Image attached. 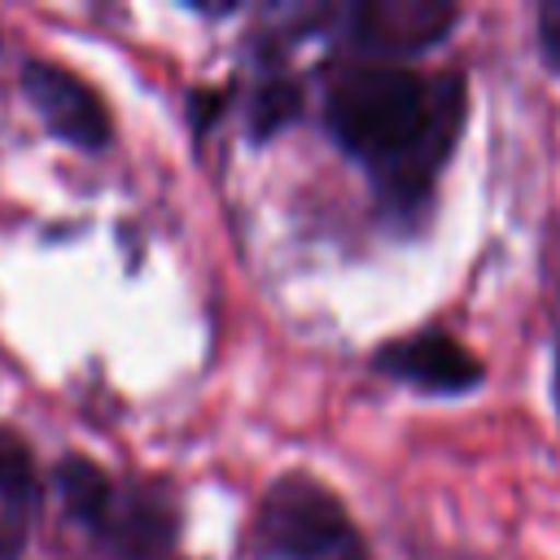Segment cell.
<instances>
[{
  "instance_id": "1",
  "label": "cell",
  "mask_w": 560,
  "mask_h": 560,
  "mask_svg": "<svg viewBox=\"0 0 560 560\" xmlns=\"http://www.w3.org/2000/svg\"><path fill=\"white\" fill-rule=\"evenodd\" d=\"M324 118L346 153L368 162L398 201H416L464 122V83L402 66H354L328 83Z\"/></svg>"
},
{
  "instance_id": "2",
  "label": "cell",
  "mask_w": 560,
  "mask_h": 560,
  "mask_svg": "<svg viewBox=\"0 0 560 560\" xmlns=\"http://www.w3.org/2000/svg\"><path fill=\"white\" fill-rule=\"evenodd\" d=\"M57 486L70 516L83 521L118 560H158L179 534V516L162 490L122 486L83 455L57 464Z\"/></svg>"
},
{
  "instance_id": "3",
  "label": "cell",
  "mask_w": 560,
  "mask_h": 560,
  "mask_svg": "<svg viewBox=\"0 0 560 560\" xmlns=\"http://www.w3.org/2000/svg\"><path fill=\"white\" fill-rule=\"evenodd\" d=\"M254 547L280 560H363V542L341 499L302 472L267 486L254 521Z\"/></svg>"
},
{
  "instance_id": "4",
  "label": "cell",
  "mask_w": 560,
  "mask_h": 560,
  "mask_svg": "<svg viewBox=\"0 0 560 560\" xmlns=\"http://www.w3.org/2000/svg\"><path fill=\"white\" fill-rule=\"evenodd\" d=\"M22 88L39 118L48 122L52 136L79 144V149H101L109 140V114L105 101L66 66L57 61H26L22 66Z\"/></svg>"
},
{
  "instance_id": "5",
  "label": "cell",
  "mask_w": 560,
  "mask_h": 560,
  "mask_svg": "<svg viewBox=\"0 0 560 560\" xmlns=\"http://www.w3.org/2000/svg\"><path fill=\"white\" fill-rule=\"evenodd\" d=\"M376 363L389 376L433 394H464L481 381V363L446 332H411L402 341H389L381 346Z\"/></svg>"
},
{
  "instance_id": "6",
  "label": "cell",
  "mask_w": 560,
  "mask_h": 560,
  "mask_svg": "<svg viewBox=\"0 0 560 560\" xmlns=\"http://www.w3.org/2000/svg\"><path fill=\"white\" fill-rule=\"evenodd\" d=\"M455 9L442 0H363L350 13V31L372 52H420L446 35Z\"/></svg>"
},
{
  "instance_id": "7",
  "label": "cell",
  "mask_w": 560,
  "mask_h": 560,
  "mask_svg": "<svg viewBox=\"0 0 560 560\" xmlns=\"http://www.w3.org/2000/svg\"><path fill=\"white\" fill-rule=\"evenodd\" d=\"M298 109H302V88L284 74H271L249 96V127H254V136H271L284 122H293Z\"/></svg>"
},
{
  "instance_id": "8",
  "label": "cell",
  "mask_w": 560,
  "mask_h": 560,
  "mask_svg": "<svg viewBox=\"0 0 560 560\" xmlns=\"http://www.w3.org/2000/svg\"><path fill=\"white\" fill-rule=\"evenodd\" d=\"M0 494L22 503V508H35L39 490H35V464H31V451L18 433L0 429Z\"/></svg>"
},
{
  "instance_id": "9",
  "label": "cell",
  "mask_w": 560,
  "mask_h": 560,
  "mask_svg": "<svg viewBox=\"0 0 560 560\" xmlns=\"http://www.w3.org/2000/svg\"><path fill=\"white\" fill-rule=\"evenodd\" d=\"M35 508H22L13 499L0 494V560H18L22 542H26V521Z\"/></svg>"
},
{
  "instance_id": "10",
  "label": "cell",
  "mask_w": 560,
  "mask_h": 560,
  "mask_svg": "<svg viewBox=\"0 0 560 560\" xmlns=\"http://www.w3.org/2000/svg\"><path fill=\"white\" fill-rule=\"evenodd\" d=\"M538 39H542L547 61L560 70V0H551V4L538 9Z\"/></svg>"
},
{
  "instance_id": "11",
  "label": "cell",
  "mask_w": 560,
  "mask_h": 560,
  "mask_svg": "<svg viewBox=\"0 0 560 560\" xmlns=\"http://www.w3.org/2000/svg\"><path fill=\"white\" fill-rule=\"evenodd\" d=\"M556 398H560V359H556Z\"/></svg>"
}]
</instances>
